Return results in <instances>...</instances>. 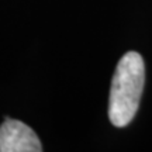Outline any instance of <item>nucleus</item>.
Here are the masks:
<instances>
[{
	"instance_id": "obj_1",
	"label": "nucleus",
	"mask_w": 152,
	"mask_h": 152,
	"mask_svg": "<svg viewBox=\"0 0 152 152\" xmlns=\"http://www.w3.org/2000/svg\"><path fill=\"white\" fill-rule=\"evenodd\" d=\"M145 83V65L138 52H127L117 64L109 97V118L115 127L132 121Z\"/></svg>"
},
{
	"instance_id": "obj_2",
	"label": "nucleus",
	"mask_w": 152,
	"mask_h": 152,
	"mask_svg": "<svg viewBox=\"0 0 152 152\" xmlns=\"http://www.w3.org/2000/svg\"><path fill=\"white\" fill-rule=\"evenodd\" d=\"M42 151L38 135L27 124L6 118L0 125V152H39Z\"/></svg>"
}]
</instances>
